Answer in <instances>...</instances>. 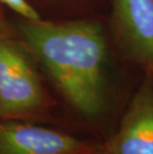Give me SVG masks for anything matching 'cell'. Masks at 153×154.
<instances>
[{
    "mask_svg": "<svg viewBox=\"0 0 153 154\" xmlns=\"http://www.w3.org/2000/svg\"><path fill=\"white\" fill-rule=\"evenodd\" d=\"M19 31L25 45L73 109L93 119L106 103L107 45L97 22L24 19Z\"/></svg>",
    "mask_w": 153,
    "mask_h": 154,
    "instance_id": "cell-1",
    "label": "cell"
},
{
    "mask_svg": "<svg viewBox=\"0 0 153 154\" xmlns=\"http://www.w3.org/2000/svg\"><path fill=\"white\" fill-rule=\"evenodd\" d=\"M51 106L23 49L0 29V119H40Z\"/></svg>",
    "mask_w": 153,
    "mask_h": 154,
    "instance_id": "cell-2",
    "label": "cell"
},
{
    "mask_svg": "<svg viewBox=\"0 0 153 154\" xmlns=\"http://www.w3.org/2000/svg\"><path fill=\"white\" fill-rule=\"evenodd\" d=\"M99 146L23 120L0 119V154H96Z\"/></svg>",
    "mask_w": 153,
    "mask_h": 154,
    "instance_id": "cell-3",
    "label": "cell"
},
{
    "mask_svg": "<svg viewBox=\"0 0 153 154\" xmlns=\"http://www.w3.org/2000/svg\"><path fill=\"white\" fill-rule=\"evenodd\" d=\"M96 154H153V76L142 82L118 131Z\"/></svg>",
    "mask_w": 153,
    "mask_h": 154,
    "instance_id": "cell-4",
    "label": "cell"
},
{
    "mask_svg": "<svg viewBox=\"0 0 153 154\" xmlns=\"http://www.w3.org/2000/svg\"><path fill=\"white\" fill-rule=\"evenodd\" d=\"M112 21L127 54L153 73V0H112Z\"/></svg>",
    "mask_w": 153,
    "mask_h": 154,
    "instance_id": "cell-5",
    "label": "cell"
},
{
    "mask_svg": "<svg viewBox=\"0 0 153 154\" xmlns=\"http://www.w3.org/2000/svg\"><path fill=\"white\" fill-rule=\"evenodd\" d=\"M3 4L8 6L13 11L27 20L40 19L38 12L27 2V0H0Z\"/></svg>",
    "mask_w": 153,
    "mask_h": 154,
    "instance_id": "cell-6",
    "label": "cell"
}]
</instances>
